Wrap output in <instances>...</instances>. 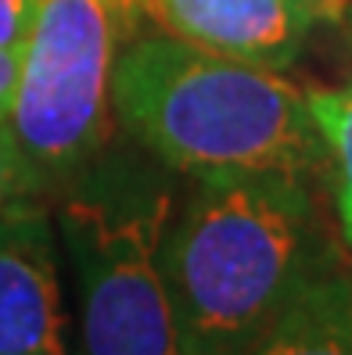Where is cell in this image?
<instances>
[{"label":"cell","mask_w":352,"mask_h":355,"mask_svg":"<svg viewBox=\"0 0 352 355\" xmlns=\"http://www.w3.org/2000/svg\"><path fill=\"white\" fill-rule=\"evenodd\" d=\"M335 255L292 173L198 176L158 241L183 355H248Z\"/></svg>","instance_id":"6da1fadb"},{"label":"cell","mask_w":352,"mask_h":355,"mask_svg":"<svg viewBox=\"0 0 352 355\" xmlns=\"http://www.w3.org/2000/svg\"><path fill=\"white\" fill-rule=\"evenodd\" d=\"M112 112L158 162L194 180L327 169L320 126L299 87L165 33L115 54Z\"/></svg>","instance_id":"7a4b0ae2"},{"label":"cell","mask_w":352,"mask_h":355,"mask_svg":"<svg viewBox=\"0 0 352 355\" xmlns=\"http://www.w3.org/2000/svg\"><path fill=\"white\" fill-rule=\"evenodd\" d=\"M169 212V187L119 165L65 194L58 234L76 280L79 355H183L158 269Z\"/></svg>","instance_id":"3957f363"},{"label":"cell","mask_w":352,"mask_h":355,"mask_svg":"<svg viewBox=\"0 0 352 355\" xmlns=\"http://www.w3.org/2000/svg\"><path fill=\"white\" fill-rule=\"evenodd\" d=\"M119 0H33L8 122L40 191L101 155L112 130Z\"/></svg>","instance_id":"277c9868"},{"label":"cell","mask_w":352,"mask_h":355,"mask_svg":"<svg viewBox=\"0 0 352 355\" xmlns=\"http://www.w3.org/2000/svg\"><path fill=\"white\" fill-rule=\"evenodd\" d=\"M61 295L58 234L36 201L0 212V355H79Z\"/></svg>","instance_id":"5b68a950"},{"label":"cell","mask_w":352,"mask_h":355,"mask_svg":"<svg viewBox=\"0 0 352 355\" xmlns=\"http://www.w3.org/2000/svg\"><path fill=\"white\" fill-rule=\"evenodd\" d=\"M126 15H144L191 47L262 69H284L320 18L302 0H126Z\"/></svg>","instance_id":"8992f818"},{"label":"cell","mask_w":352,"mask_h":355,"mask_svg":"<svg viewBox=\"0 0 352 355\" xmlns=\"http://www.w3.org/2000/svg\"><path fill=\"white\" fill-rule=\"evenodd\" d=\"M248 355H352V273L330 266Z\"/></svg>","instance_id":"52a82bcc"},{"label":"cell","mask_w":352,"mask_h":355,"mask_svg":"<svg viewBox=\"0 0 352 355\" xmlns=\"http://www.w3.org/2000/svg\"><path fill=\"white\" fill-rule=\"evenodd\" d=\"M309 112H313L324 137L327 169L335 180L338 219L345 230V241L352 244V79L338 90L309 94Z\"/></svg>","instance_id":"ba28073f"},{"label":"cell","mask_w":352,"mask_h":355,"mask_svg":"<svg viewBox=\"0 0 352 355\" xmlns=\"http://www.w3.org/2000/svg\"><path fill=\"white\" fill-rule=\"evenodd\" d=\"M36 191H40V183L15 144L8 112H0V212L15 205H29Z\"/></svg>","instance_id":"9c48e42d"},{"label":"cell","mask_w":352,"mask_h":355,"mask_svg":"<svg viewBox=\"0 0 352 355\" xmlns=\"http://www.w3.org/2000/svg\"><path fill=\"white\" fill-rule=\"evenodd\" d=\"M33 22V0H0V51H22Z\"/></svg>","instance_id":"30bf717a"},{"label":"cell","mask_w":352,"mask_h":355,"mask_svg":"<svg viewBox=\"0 0 352 355\" xmlns=\"http://www.w3.org/2000/svg\"><path fill=\"white\" fill-rule=\"evenodd\" d=\"M18 65H22V51H0V112L11 108L15 83H18Z\"/></svg>","instance_id":"8fae6325"},{"label":"cell","mask_w":352,"mask_h":355,"mask_svg":"<svg viewBox=\"0 0 352 355\" xmlns=\"http://www.w3.org/2000/svg\"><path fill=\"white\" fill-rule=\"evenodd\" d=\"M302 4L313 11L317 18H335V15H342V11L352 8V0H302Z\"/></svg>","instance_id":"7c38bea8"}]
</instances>
